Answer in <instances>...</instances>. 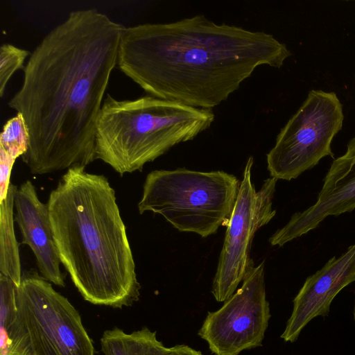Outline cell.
I'll return each mask as SVG.
<instances>
[{"label":"cell","instance_id":"obj_1","mask_svg":"<svg viewBox=\"0 0 355 355\" xmlns=\"http://www.w3.org/2000/svg\"><path fill=\"white\" fill-rule=\"evenodd\" d=\"M123 28L96 8L73 10L30 55L8 104L28 125L30 144L21 159L32 173L96 159V123Z\"/></svg>","mask_w":355,"mask_h":355},{"label":"cell","instance_id":"obj_2","mask_svg":"<svg viewBox=\"0 0 355 355\" xmlns=\"http://www.w3.org/2000/svg\"><path fill=\"white\" fill-rule=\"evenodd\" d=\"M291 55L271 34L204 15L123 28L117 66L146 93L202 109L219 105L261 65Z\"/></svg>","mask_w":355,"mask_h":355},{"label":"cell","instance_id":"obj_3","mask_svg":"<svg viewBox=\"0 0 355 355\" xmlns=\"http://www.w3.org/2000/svg\"><path fill=\"white\" fill-rule=\"evenodd\" d=\"M85 167L67 169L49 197L61 263L83 299L115 309L139 300L140 285L115 191Z\"/></svg>","mask_w":355,"mask_h":355},{"label":"cell","instance_id":"obj_4","mask_svg":"<svg viewBox=\"0 0 355 355\" xmlns=\"http://www.w3.org/2000/svg\"><path fill=\"white\" fill-rule=\"evenodd\" d=\"M214 121L209 109L145 96L117 100L107 94L96 123L95 154L121 175L173 146L193 139Z\"/></svg>","mask_w":355,"mask_h":355},{"label":"cell","instance_id":"obj_5","mask_svg":"<svg viewBox=\"0 0 355 355\" xmlns=\"http://www.w3.org/2000/svg\"><path fill=\"white\" fill-rule=\"evenodd\" d=\"M240 184L223 171L155 170L146 178L139 211L160 214L178 231L205 238L228 225Z\"/></svg>","mask_w":355,"mask_h":355},{"label":"cell","instance_id":"obj_6","mask_svg":"<svg viewBox=\"0 0 355 355\" xmlns=\"http://www.w3.org/2000/svg\"><path fill=\"white\" fill-rule=\"evenodd\" d=\"M17 304L8 355H95L78 311L36 272L22 275Z\"/></svg>","mask_w":355,"mask_h":355},{"label":"cell","instance_id":"obj_7","mask_svg":"<svg viewBox=\"0 0 355 355\" xmlns=\"http://www.w3.org/2000/svg\"><path fill=\"white\" fill-rule=\"evenodd\" d=\"M343 121V105L335 92L310 90L266 155L270 176L290 181L313 168L324 157L334 159L331 142Z\"/></svg>","mask_w":355,"mask_h":355},{"label":"cell","instance_id":"obj_8","mask_svg":"<svg viewBox=\"0 0 355 355\" xmlns=\"http://www.w3.org/2000/svg\"><path fill=\"white\" fill-rule=\"evenodd\" d=\"M253 157H250L219 255L211 293L217 302H225L243 281L250 261L255 233L276 214L272 199L277 179L267 178L257 191L252 181Z\"/></svg>","mask_w":355,"mask_h":355},{"label":"cell","instance_id":"obj_9","mask_svg":"<svg viewBox=\"0 0 355 355\" xmlns=\"http://www.w3.org/2000/svg\"><path fill=\"white\" fill-rule=\"evenodd\" d=\"M238 289L223 306L208 312L198 335L215 355H239L262 345L270 318L264 282V261L251 259Z\"/></svg>","mask_w":355,"mask_h":355},{"label":"cell","instance_id":"obj_10","mask_svg":"<svg viewBox=\"0 0 355 355\" xmlns=\"http://www.w3.org/2000/svg\"><path fill=\"white\" fill-rule=\"evenodd\" d=\"M355 209V137L347 150L334 159L323 179L316 202L293 214L288 222L269 239L275 246L284 245L315 229L328 216L352 212Z\"/></svg>","mask_w":355,"mask_h":355},{"label":"cell","instance_id":"obj_11","mask_svg":"<svg viewBox=\"0 0 355 355\" xmlns=\"http://www.w3.org/2000/svg\"><path fill=\"white\" fill-rule=\"evenodd\" d=\"M355 282V243L340 257H333L309 276L293 300V309L281 338L295 341L314 318L326 316L331 302L345 287Z\"/></svg>","mask_w":355,"mask_h":355},{"label":"cell","instance_id":"obj_12","mask_svg":"<svg viewBox=\"0 0 355 355\" xmlns=\"http://www.w3.org/2000/svg\"><path fill=\"white\" fill-rule=\"evenodd\" d=\"M15 208V221L20 230L22 243L28 245L33 251L42 277L64 287V276L60 268L61 261L53 239L48 205L40 201L30 180L17 189Z\"/></svg>","mask_w":355,"mask_h":355},{"label":"cell","instance_id":"obj_13","mask_svg":"<svg viewBox=\"0 0 355 355\" xmlns=\"http://www.w3.org/2000/svg\"><path fill=\"white\" fill-rule=\"evenodd\" d=\"M100 343L104 355H165L168 351L156 332L146 327L131 333L119 327L105 330Z\"/></svg>","mask_w":355,"mask_h":355},{"label":"cell","instance_id":"obj_14","mask_svg":"<svg viewBox=\"0 0 355 355\" xmlns=\"http://www.w3.org/2000/svg\"><path fill=\"white\" fill-rule=\"evenodd\" d=\"M17 187L10 184L6 198L0 201V270L18 287L22 273L13 218Z\"/></svg>","mask_w":355,"mask_h":355},{"label":"cell","instance_id":"obj_15","mask_svg":"<svg viewBox=\"0 0 355 355\" xmlns=\"http://www.w3.org/2000/svg\"><path fill=\"white\" fill-rule=\"evenodd\" d=\"M17 315V286L0 273V355H8L9 335Z\"/></svg>","mask_w":355,"mask_h":355},{"label":"cell","instance_id":"obj_16","mask_svg":"<svg viewBox=\"0 0 355 355\" xmlns=\"http://www.w3.org/2000/svg\"><path fill=\"white\" fill-rule=\"evenodd\" d=\"M30 144V133L28 125L21 114L8 120L0 135V148L16 159L24 155Z\"/></svg>","mask_w":355,"mask_h":355},{"label":"cell","instance_id":"obj_17","mask_svg":"<svg viewBox=\"0 0 355 355\" xmlns=\"http://www.w3.org/2000/svg\"><path fill=\"white\" fill-rule=\"evenodd\" d=\"M30 55L26 49L10 44H3L0 47V96L2 97L6 87L12 74L24 69V62ZM30 56V55H29Z\"/></svg>","mask_w":355,"mask_h":355},{"label":"cell","instance_id":"obj_18","mask_svg":"<svg viewBox=\"0 0 355 355\" xmlns=\"http://www.w3.org/2000/svg\"><path fill=\"white\" fill-rule=\"evenodd\" d=\"M15 160L0 148V201L7 196L11 184V171Z\"/></svg>","mask_w":355,"mask_h":355},{"label":"cell","instance_id":"obj_19","mask_svg":"<svg viewBox=\"0 0 355 355\" xmlns=\"http://www.w3.org/2000/svg\"><path fill=\"white\" fill-rule=\"evenodd\" d=\"M165 355H202V354L186 345H177L168 348Z\"/></svg>","mask_w":355,"mask_h":355},{"label":"cell","instance_id":"obj_20","mask_svg":"<svg viewBox=\"0 0 355 355\" xmlns=\"http://www.w3.org/2000/svg\"><path fill=\"white\" fill-rule=\"evenodd\" d=\"M354 318L355 320V304H354Z\"/></svg>","mask_w":355,"mask_h":355},{"label":"cell","instance_id":"obj_21","mask_svg":"<svg viewBox=\"0 0 355 355\" xmlns=\"http://www.w3.org/2000/svg\"><path fill=\"white\" fill-rule=\"evenodd\" d=\"M13 355H16V354H13Z\"/></svg>","mask_w":355,"mask_h":355}]
</instances>
